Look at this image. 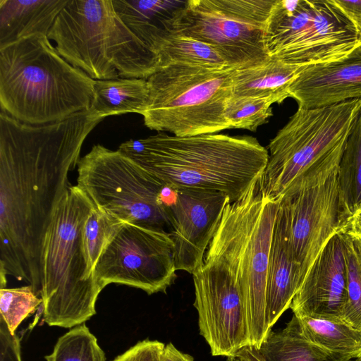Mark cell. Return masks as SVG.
<instances>
[{
	"mask_svg": "<svg viewBox=\"0 0 361 361\" xmlns=\"http://www.w3.org/2000/svg\"><path fill=\"white\" fill-rule=\"evenodd\" d=\"M104 118L90 111L32 125L0 112V286L6 276L40 295L42 238L71 185L82 144Z\"/></svg>",
	"mask_w": 361,
	"mask_h": 361,
	"instance_id": "obj_1",
	"label": "cell"
},
{
	"mask_svg": "<svg viewBox=\"0 0 361 361\" xmlns=\"http://www.w3.org/2000/svg\"><path fill=\"white\" fill-rule=\"evenodd\" d=\"M226 361H243L237 356L227 357Z\"/></svg>",
	"mask_w": 361,
	"mask_h": 361,
	"instance_id": "obj_38",
	"label": "cell"
},
{
	"mask_svg": "<svg viewBox=\"0 0 361 361\" xmlns=\"http://www.w3.org/2000/svg\"><path fill=\"white\" fill-rule=\"evenodd\" d=\"M0 361H22L20 343L16 334H12L0 317Z\"/></svg>",
	"mask_w": 361,
	"mask_h": 361,
	"instance_id": "obj_33",
	"label": "cell"
},
{
	"mask_svg": "<svg viewBox=\"0 0 361 361\" xmlns=\"http://www.w3.org/2000/svg\"><path fill=\"white\" fill-rule=\"evenodd\" d=\"M165 344L145 339L137 343L112 361H160Z\"/></svg>",
	"mask_w": 361,
	"mask_h": 361,
	"instance_id": "obj_32",
	"label": "cell"
},
{
	"mask_svg": "<svg viewBox=\"0 0 361 361\" xmlns=\"http://www.w3.org/2000/svg\"><path fill=\"white\" fill-rule=\"evenodd\" d=\"M176 271L169 233L123 223L97 261L93 274L102 290L118 283L152 295L165 293L175 281Z\"/></svg>",
	"mask_w": 361,
	"mask_h": 361,
	"instance_id": "obj_14",
	"label": "cell"
},
{
	"mask_svg": "<svg viewBox=\"0 0 361 361\" xmlns=\"http://www.w3.org/2000/svg\"><path fill=\"white\" fill-rule=\"evenodd\" d=\"M77 185L111 216L170 234L171 188L118 149L94 145L78 162Z\"/></svg>",
	"mask_w": 361,
	"mask_h": 361,
	"instance_id": "obj_8",
	"label": "cell"
},
{
	"mask_svg": "<svg viewBox=\"0 0 361 361\" xmlns=\"http://www.w3.org/2000/svg\"><path fill=\"white\" fill-rule=\"evenodd\" d=\"M228 202V196L219 191L173 190L169 209L177 271L192 274L202 265Z\"/></svg>",
	"mask_w": 361,
	"mask_h": 361,
	"instance_id": "obj_15",
	"label": "cell"
},
{
	"mask_svg": "<svg viewBox=\"0 0 361 361\" xmlns=\"http://www.w3.org/2000/svg\"><path fill=\"white\" fill-rule=\"evenodd\" d=\"M47 361H106L96 337L84 324L61 336Z\"/></svg>",
	"mask_w": 361,
	"mask_h": 361,
	"instance_id": "obj_28",
	"label": "cell"
},
{
	"mask_svg": "<svg viewBox=\"0 0 361 361\" xmlns=\"http://www.w3.org/2000/svg\"><path fill=\"white\" fill-rule=\"evenodd\" d=\"M295 316L302 334L314 344L348 360L360 355L361 332L343 320Z\"/></svg>",
	"mask_w": 361,
	"mask_h": 361,
	"instance_id": "obj_24",
	"label": "cell"
},
{
	"mask_svg": "<svg viewBox=\"0 0 361 361\" xmlns=\"http://www.w3.org/2000/svg\"><path fill=\"white\" fill-rule=\"evenodd\" d=\"M273 104L274 102L271 98L232 96L225 109V116L230 129L256 131L259 126L268 123L272 116Z\"/></svg>",
	"mask_w": 361,
	"mask_h": 361,
	"instance_id": "obj_30",
	"label": "cell"
},
{
	"mask_svg": "<svg viewBox=\"0 0 361 361\" xmlns=\"http://www.w3.org/2000/svg\"><path fill=\"white\" fill-rule=\"evenodd\" d=\"M357 358L361 359V353H360V355L358 356V357H357Z\"/></svg>",
	"mask_w": 361,
	"mask_h": 361,
	"instance_id": "obj_40",
	"label": "cell"
},
{
	"mask_svg": "<svg viewBox=\"0 0 361 361\" xmlns=\"http://www.w3.org/2000/svg\"><path fill=\"white\" fill-rule=\"evenodd\" d=\"M348 361H361V359L355 358V359L350 360Z\"/></svg>",
	"mask_w": 361,
	"mask_h": 361,
	"instance_id": "obj_39",
	"label": "cell"
},
{
	"mask_svg": "<svg viewBox=\"0 0 361 361\" xmlns=\"http://www.w3.org/2000/svg\"><path fill=\"white\" fill-rule=\"evenodd\" d=\"M264 41L270 58L308 66L348 55L361 35L334 0H275Z\"/></svg>",
	"mask_w": 361,
	"mask_h": 361,
	"instance_id": "obj_10",
	"label": "cell"
},
{
	"mask_svg": "<svg viewBox=\"0 0 361 361\" xmlns=\"http://www.w3.org/2000/svg\"><path fill=\"white\" fill-rule=\"evenodd\" d=\"M42 304L30 285L19 288H0V317L9 331L16 334L20 324Z\"/></svg>",
	"mask_w": 361,
	"mask_h": 361,
	"instance_id": "obj_31",
	"label": "cell"
},
{
	"mask_svg": "<svg viewBox=\"0 0 361 361\" xmlns=\"http://www.w3.org/2000/svg\"><path fill=\"white\" fill-rule=\"evenodd\" d=\"M68 0H0V47L35 34L48 35Z\"/></svg>",
	"mask_w": 361,
	"mask_h": 361,
	"instance_id": "obj_19",
	"label": "cell"
},
{
	"mask_svg": "<svg viewBox=\"0 0 361 361\" xmlns=\"http://www.w3.org/2000/svg\"><path fill=\"white\" fill-rule=\"evenodd\" d=\"M275 0H189L164 20L165 31L212 47L235 69L267 61L264 41Z\"/></svg>",
	"mask_w": 361,
	"mask_h": 361,
	"instance_id": "obj_9",
	"label": "cell"
},
{
	"mask_svg": "<svg viewBox=\"0 0 361 361\" xmlns=\"http://www.w3.org/2000/svg\"><path fill=\"white\" fill-rule=\"evenodd\" d=\"M338 232L361 240V204L342 224Z\"/></svg>",
	"mask_w": 361,
	"mask_h": 361,
	"instance_id": "obj_35",
	"label": "cell"
},
{
	"mask_svg": "<svg viewBox=\"0 0 361 361\" xmlns=\"http://www.w3.org/2000/svg\"><path fill=\"white\" fill-rule=\"evenodd\" d=\"M360 110L361 99L318 109L298 108L268 145L262 176L267 195L279 201L296 178L343 147Z\"/></svg>",
	"mask_w": 361,
	"mask_h": 361,
	"instance_id": "obj_11",
	"label": "cell"
},
{
	"mask_svg": "<svg viewBox=\"0 0 361 361\" xmlns=\"http://www.w3.org/2000/svg\"><path fill=\"white\" fill-rule=\"evenodd\" d=\"M235 70L185 65L160 68L147 79L149 99L140 114L145 125L177 137L230 129L225 109L232 97Z\"/></svg>",
	"mask_w": 361,
	"mask_h": 361,
	"instance_id": "obj_6",
	"label": "cell"
},
{
	"mask_svg": "<svg viewBox=\"0 0 361 361\" xmlns=\"http://www.w3.org/2000/svg\"><path fill=\"white\" fill-rule=\"evenodd\" d=\"M112 3L126 25L153 51L154 43L166 32L163 23L173 11L170 6L172 2L112 0Z\"/></svg>",
	"mask_w": 361,
	"mask_h": 361,
	"instance_id": "obj_26",
	"label": "cell"
},
{
	"mask_svg": "<svg viewBox=\"0 0 361 361\" xmlns=\"http://www.w3.org/2000/svg\"><path fill=\"white\" fill-rule=\"evenodd\" d=\"M302 284L300 267L295 261L287 217L279 202L271 243L266 297V324L271 329L290 304Z\"/></svg>",
	"mask_w": 361,
	"mask_h": 361,
	"instance_id": "obj_18",
	"label": "cell"
},
{
	"mask_svg": "<svg viewBox=\"0 0 361 361\" xmlns=\"http://www.w3.org/2000/svg\"><path fill=\"white\" fill-rule=\"evenodd\" d=\"M344 147L300 174L279 200L286 212L290 247L300 267L302 283L341 226L338 171Z\"/></svg>",
	"mask_w": 361,
	"mask_h": 361,
	"instance_id": "obj_12",
	"label": "cell"
},
{
	"mask_svg": "<svg viewBox=\"0 0 361 361\" xmlns=\"http://www.w3.org/2000/svg\"><path fill=\"white\" fill-rule=\"evenodd\" d=\"M306 66L283 63L270 58L253 67L235 69L232 96L267 97L281 104L288 97V88Z\"/></svg>",
	"mask_w": 361,
	"mask_h": 361,
	"instance_id": "obj_20",
	"label": "cell"
},
{
	"mask_svg": "<svg viewBox=\"0 0 361 361\" xmlns=\"http://www.w3.org/2000/svg\"><path fill=\"white\" fill-rule=\"evenodd\" d=\"M160 361H195L192 356L189 354L185 353L178 349L175 345L169 343L165 345L163 350Z\"/></svg>",
	"mask_w": 361,
	"mask_h": 361,
	"instance_id": "obj_36",
	"label": "cell"
},
{
	"mask_svg": "<svg viewBox=\"0 0 361 361\" xmlns=\"http://www.w3.org/2000/svg\"><path fill=\"white\" fill-rule=\"evenodd\" d=\"M339 233L343 239L347 274L343 321L361 332V240Z\"/></svg>",
	"mask_w": 361,
	"mask_h": 361,
	"instance_id": "obj_27",
	"label": "cell"
},
{
	"mask_svg": "<svg viewBox=\"0 0 361 361\" xmlns=\"http://www.w3.org/2000/svg\"><path fill=\"white\" fill-rule=\"evenodd\" d=\"M123 223L95 205L92 209L83 227L82 239L88 267L92 273L103 250Z\"/></svg>",
	"mask_w": 361,
	"mask_h": 361,
	"instance_id": "obj_29",
	"label": "cell"
},
{
	"mask_svg": "<svg viewBox=\"0 0 361 361\" xmlns=\"http://www.w3.org/2000/svg\"><path fill=\"white\" fill-rule=\"evenodd\" d=\"M288 94L305 109L361 99V44L339 59L306 66Z\"/></svg>",
	"mask_w": 361,
	"mask_h": 361,
	"instance_id": "obj_17",
	"label": "cell"
},
{
	"mask_svg": "<svg viewBox=\"0 0 361 361\" xmlns=\"http://www.w3.org/2000/svg\"><path fill=\"white\" fill-rule=\"evenodd\" d=\"M95 80L65 60L47 35L0 47V107L13 118L42 125L88 111Z\"/></svg>",
	"mask_w": 361,
	"mask_h": 361,
	"instance_id": "obj_3",
	"label": "cell"
},
{
	"mask_svg": "<svg viewBox=\"0 0 361 361\" xmlns=\"http://www.w3.org/2000/svg\"><path fill=\"white\" fill-rule=\"evenodd\" d=\"M233 203L238 280L247 314L250 345L258 348L269 331L266 324L267 283L279 201L267 195L261 177Z\"/></svg>",
	"mask_w": 361,
	"mask_h": 361,
	"instance_id": "obj_13",
	"label": "cell"
},
{
	"mask_svg": "<svg viewBox=\"0 0 361 361\" xmlns=\"http://www.w3.org/2000/svg\"><path fill=\"white\" fill-rule=\"evenodd\" d=\"M338 181L341 226L361 204V110L345 144Z\"/></svg>",
	"mask_w": 361,
	"mask_h": 361,
	"instance_id": "obj_25",
	"label": "cell"
},
{
	"mask_svg": "<svg viewBox=\"0 0 361 361\" xmlns=\"http://www.w3.org/2000/svg\"><path fill=\"white\" fill-rule=\"evenodd\" d=\"M243 361H264L255 346L248 345L236 354Z\"/></svg>",
	"mask_w": 361,
	"mask_h": 361,
	"instance_id": "obj_37",
	"label": "cell"
},
{
	"mask_svg": "<svg viewBox=\"0 0 361 361\" xmlns=\"http://www.w3.org/2000/svg\"><path fill=\"white\" fill-rule=\"evenodd\" d=\"M236 262L235 212L228 204L202 265L192 274L200 334L213 356L234 357L250 345Z\"/></svg>",
	"mask_w": 361,
	"mask_h": 361,
	"instance_id": "obj_7",
	"label": "cell"
},
{
	"mask_svg": "<svg viewBox=\"0 0 361 361\" xmlns=\"http://www.w3.org/2000/svg\"><path fill=\"white\" fill-rule=\"evenodd\" d=\"M118 150L166 187L219 191L231 203L262 176L269 157L255 137L221 133L177 137L158 133L124 142Z\"/></svg>",
	"mask_w": 361,
	"mask_h": 361,
	"instance_id": "obj_2",
	"label": "cell"
},
{
	"mask_svg": "<svg viewBox=\"0 0 361 361\" xmlns=\"http://www.w3.org/2000/svg\"><path fill=\"white\" fill-rule=\"evenodd\" d=\"M149 89L147 79L97 80L90 110L99 116L140 114L147 106Z\"/></svg>",
	"mask_w": 361,
	"mask_h": 361,
	"instance_id": "obj_22",
	"label": "cell"
},
{
	"mask_svg": "<svg viewBox=\"0 0 361 361\" xmlns=\"http://www.w3.org/2000/svg\"><path fill=\"white\" fill-rule=\"evenodd\" d=\"M153 51L158 59L159 68L170 65H185L208 69L231 68L210 45L166 32L156 41Z\"/></svg>",
	"mask_w": 361,
	"mask_h": 361,
	"instance_id": "obj_23",
	"label": "cell"
},
{
	"mask_svg": "<svg viewBox=\"0 0 361 361\" xmlns=\"http://www.w3.org/2000/svg\"><path fill=\"white\" fill-rule=\"evenodd\" d=\"M347 274L341 235L335 233L314 259L290 306L293 314L343 320Z\"/></svg>",
	"mask_w": 361,
	"mask_h": 361,
	"instance_id": "obj_16",
	"label": "cell"
},
{
	"mask_svg": "<svg viewBox=\"0 0 361 361\" xmlns=\"http://www.w3.org/2000/svg\"><path fill=\"white\" fill-rule=\"evenodd\" d=\"M257 350L264 361H348L308 341L294 314L283 329H271Z\"/></svg>",
	"mask_w": 361,
	"mask_h": 361,
	"instance_id": "obj_21",
	"label": "cell"
},
{
	"mask_svg": "<svg viewBox=\"0 0 361 361\" xmlns=\"http://www.w3.org/2000/svg\"><path fill=\"white\" fill-rule=\"evenodd\" d=\"M94 203L77 185L56 205L42 238L40 298L49 326L73 328L96 314L102 289L90 271L82 230Z\"/></svg>",
	"mask_w": 361,
	"mask_h": 361,
	"instance_id": "obj_4",
	"label": "cell"
},
{
	"mask_svg": "<svg viewBox=\"0 0 361 361\" xmlns=\"http://www.w3.org/2000/svg\"><path fill=\"white\" fill-rule=\"evenodd\" d=\"M361 35V0H334Z\"/></svg>",
	"mask_w": 361,
	"mask_h": 361,
	"instance_id": "obj_34",
	"label": "cell"
},
{
	"mask_svg": "<svg viewBox=\"0 0 361 361\" xmlns=\"http://www.w3.org/2000/svg\"><path fill=\"white\" fill-rule=\"evenodd\" d=\"M59 54L92 79H147L157 55L126 25L112 0H68L48 35Z\"/></svg>",
	"mask_w": 361,
	"mask_h": 361,
	"instance_id": "obj_5",
	"label": "cell"
}]
</instances>
